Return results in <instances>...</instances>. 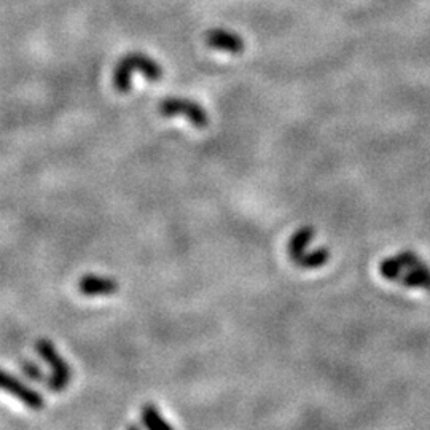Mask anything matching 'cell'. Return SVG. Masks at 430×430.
Returning <instances> with one entry per match:
<instances>
[{
	"mask_svg": "<svg viewBox=\"0 0 430 430\" xmlns=\"http://www.w3.org/2000/svg\"><path fill=\"white\" fill-rule=\"evenodd\" d=\"M134 72H142V75L150 82H158L162 78V67L155 62L151 57L133 53L124 56L122 61L118 62L113 72V86L115 90L122 94L131 91V77Z\"/></svg>",
	"mask_w": 430,
	"mask_h": 430,
	"instance_id": "1",
	"label": "cell"
},
{
	"mask_svg": "<svg viewBox=\"0 0 430 430\" xmlns=\"http://www.w3.org/2000/svg\"><path fill=\"white\" fill-rule=\"evenodd\" d=\"M35 349L40 357L51 366V375L46 381L48 389L53 392H62L72 380L71 365L61 357V354L57 353L55 344L50 339L40 338L35 343Z\"/></svg>",
	"mask_w": 430,
	"mask_h": 430,
	"instance_id": "2",
	"label": "cell"
},
{
	"mask_svg": "<svg viewBox=\"0 0 430 430\" xmlns=\"http://www.w3.org/2000/svg\"><path fill=\"white\" fill-rule=\"evenodd\" d=\"M160 113L162 117H185L195 128H206L209 124V115L201 104L191 99L183 97H166L160 104Z\"/></svg>",
	"mask_w": 430,
	"mask_h": 430,
	"instance_id": "3",
	"label": "cell"
},
{
	"mask_svg": "<svg viewBox=\"0 0 430 430\" xmlns=\"http://www.w3.org/2000/svg\"><path fill=\"white\" fill-rule=\"evenodd\" d=\"M0 389L7 391L8 394L17 397L18 400L24 403L30 410H41L45 406V400L39 392L32 387H29L26 382L18 380L17 376L7 373V371L0 370Z\"/></svg>",
	"mask_w": 430,
	"mask_h": 430,
	"instance_id": "4",
	"label": "cell"
},
{
	"mask_svg": "<svg viewBox=\"0 0 430 430\" xmlns=\"http://www.w3.org/2000/svg\"><path fill=\"white\" fill-rule=\"evenodd\" d=\"M422 263L424 261L419 259V256L414 254V252L403 250V252H400V254L382 260L381 265H380V272H381V276L384 277V279L397 282L398 277H400L406 270L416 268V266L422 265Z\"/></svg>",
	"mask_w": 430,
	"mask_h": 430,
	"instance_id": "5",
	"label": "cell"
},
{
	"mask_svg": "<svg viewBox=\"0 0 430 430\" xmlns=\"http://www.w3.org/2000/svg\"><path fill=\"white\" fill-rule=\"evenodd\" d=\"M78 292L85 297H107L118 292V282L113 277L86 274L78 281Z\"/></svg>",
	"mask_w": 430,
	"mask_h": 430,
	"instance_id": "6",
	"label": "cell"
},
{
	"mask_svg": "<svg viewBox=\"0 0 430 430\" xmlns=\"http://www.w3.org/2000/svg\"><path fill=\"white\" fill-rule=\"evenodd\" d=\"M206 44L214 50L225 51V53L238 55L244 51V40L225 29H214L206 34Z\"/></svg>",
	"mask_w": 430,
	"mask_h": 430,
	"instance_id": "7",
	"label": "cell"
},
{
	"mask_svg": "<svg viewBox=\"0 0 430 430\" xmlns=\"http://www.w3.org/2000/svg\"><path fill=\"white\" fill-rule=\"evenodd\" d=\"M314 236H316V230H314L312 227H303L292 236L290 241H288V245H287L288 256H290V260L297 266L300 265L303 256L306 255V247L311 244Z\"/></svg>",
	"mask_w": 430,
	"mask_h": 430,
	"instance_id": "8",
	"label": "cell"
},
{
	"mask_svg": "<svg viewBox=\"0 0 430 430\" xmlns=\"http://www.w3.org/2000/svg\"><path fill=\"white\" fill-rule=\"evenodd\" d=\"M398 284L408 288H424L430 292V268L426 265H419L416 268L406 270L398 277Z\"/></svg>",
	"mask_w": 430,
	"mask_h": 430,
	"instance_id": "9",
	"label": "cell"
},
{
	"mask_svg": "<svg viewBox=\"0 0 430 430\" xmlns=\"http://www.w3.org/2000/svg\"><path fill=\"white\" fill-rule=\"evenodd\" d=\"M142 422L147 429L150 430H171L174 429L169 422L162 418L158 408L153 403H145L142 406Z\"/></svg>",
	"mask_w": 430,
	"mask_h": 430,
	"instance_id": "10",
	"label": "cell"
},
{
	"mask_svg": "<svg viewBox=\"0 0 430 430\" xmlns=\"http://www.w3.org/2000/svg\"><path fill=\"white\" fill-rule=\"evenodd\" d=\"M328 260H330V250L327 247H321V249L309 252V254L303 256V260L300 261V265L298 266L305 270H317V268H322Z\"/></svg>",
	"mask_w": 430,
	"mask_h": 430,
	"instance_id": "11",
	"label": "cell"
},
{
	"mask_svg": "<svg viewBox=\"0 0 430 430\" xmlns=\"http://www.w3.org/2000/svg\"><path fill=\"white\" fill-rule=\"evenodd\" d=\"M21 368H23V373L28 376L29 380H32L35 382H40L41 380H44V371H41L40 366L34 364V362L24 360L23 364H21Z\"/></svg>",
	"mask_w": 430,
	"mask_h": 430,
	"instance_id": "12",
	"label": "cell"
}]
</instances>
